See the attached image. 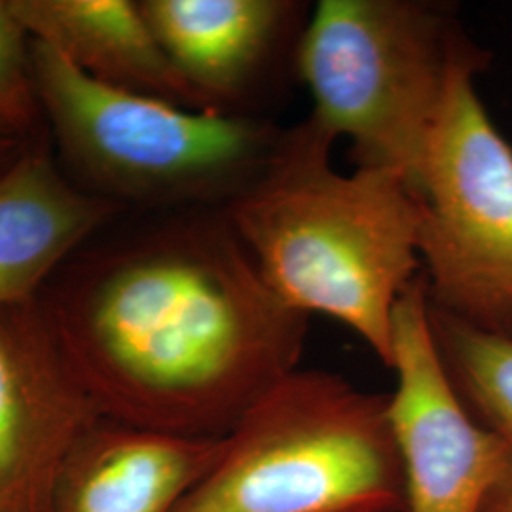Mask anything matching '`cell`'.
Returning a JSON list of instances; mask_svg holds the SVG:
<instances>
[{"mask_svg": "<svg viewBox=\"0 0 512 512\" xmlns=\"http://www.w3.org/2000/svg\"><path fill=\"white\" fill-rule=\"evenodd\" d=\"M38 302L103 420L184 439H224L298 370L310 321L222 209L74 255Z\"/></svg>", "mask_w": 512, "mask_h": 512, "instance_id": "1", "label": "cell"}, {"mask_svg": "<svg viewBox=\"0 0 512 512\" xmlns=\"http://www.w3.org/2000/svg\"><path fill=\"white\" fill-rule=\"evenodd\" d=\"M334 141L311 116L283 131L222 213L287 306L338 319L391 366L395 306L420 275V198L395 171H334Z\"/></svg>", "mask_w": 512, "mask_h": 512, "instance_id": "2", "label": "cell"}, {"mask_svg": "<svg viewBox=\"0 0 512 512\" xmlns=\"http://www.w3.org/2000/svg\"><path fill=\"white\" fill-rule=\"evenodd\" d=\"M406 512L389 395L294 370L224 437L173 512Z\"/></svg>", "mask_w": 512, "mask_h": 512, "instance_id": "3", "label": "cell"}, {"mask_svg": "<svg viewBox=\"0 0 512 512\" xmlns=\"http://www.w3.org/2000/svg\"><path fill=\"white\" fill-rule=\"evenodd\" d=\"M31 54L42 114L63 154L112 202L228 203L283 133L245 114L107 86L38 40Z\"/></svg>", "mask_w": 512, "mask_h": 512, "instance_id": "4", "label": "cell"}, {"mask_svg": "<svg viewBox=\"0 0 512 512\" xmlns=\"http://www.w3.org/2000/svg\"><path fill=\"white\" fill-rule=\"evenodd\" d=\"M461 37L439 12L406 0H323L294 50L311 118L348 137L359 167H421Z\"/></svg>", "mask_w": 512, "mask_h": 512, "instance_id": "5", "label": "cell"}, {"mask_svg": "<svg viewBox=\"0 0 512 512\" xmlns=\"http://www.w3.org/2000/svg\"><path fill=\"white\" fill-rule=\"evenodd\" d=\"M484 54L461 37L421 167V264L429 302L512 336V148L484 109Z\"/></svg>", "mask_w": 512, "mask_h": 512, "instance_id": "6", "label": "cell"}, {"mask_svg": "<svg viewBox=\"0 0 512 512\" xmlns=\"http://www.w3.org/2000/svg\"><path fill=\"white\" fill-rule=\"evenodd\" d=\"M397 384L389 421L403 465L406 512H482L509 450L461 401L442 365L420 274L393 313Z\"/></svg>", "mask_w": 512, "mask_h": 512, "instance_id": "7", "label": "cell"}, {"mask_svg": "<svg viewBox=\"0 0 512 512\" xmlns=\"http://www.w3.org/2000/svg\"><path fill=\"white\" fill-rule=\"evenodd\" d=\"M101 420L40 302L0 306V512H50L74 448Z\"/></svg>", "mask_w": 512, "mask_h": 512, "instance_id": "8", "label": "cell"}, {"mask_svg": "<svg viewBox=\"0 0 512 512\" xmlns=\"http://www.w3.org/2000/svg\"><path fill=\"white\" fill-rule=\"evenodd\" d=\"M120 203L76 188L44 143L0 173V306L38 300L55 274Z\"/></svg>", "mask_w": 512, "mask_h": 512, "instance_id": "9", "label": "cell"}, {"mask_svg": "<svg viewBox=\"0 0 512 512\" xmlns=\"http://www.w3.org/2000/svg\"><path fill=\"white\" fill-rule=\"evenodd\" d=\"M165 55L209 109L232 112L279 54L293 27L285 0H143Z\"/></svg>", "mask_w": 512, "mask_h": 512, "instance_id": "10", "label": "cell"}, {"mask_svg": "<svg viewBox=\"0 0 512 512\" xmlns=\"http://www.w3.org/2000/svg\"><path fill=\"white\" fill-rule=\"evenodd\" d=\"M224 439H184L101 420L57 480L50 512H173Z\"/></svg>", "mask_w": 512, "mask_h": 512, "instance_id": "11", "label": "cell"}, {"mask_svg": "<svg viewBox=\"0 0 512 512\" xmlns=\"http://www.w3.org/2000/svg\"><path fill=\"white\" fill-rule=\"evenodd\" d=\"M10 4L29 37L50 46L93 80L186 109L211 110L165 55L139 2L10 0Z\"/></svg>", "mask_w": 512, "mask_h": 512, "instance_id": "12", "label": "cell"}, {"mask_svg": "<svg viewBox=\"0 0 512 512\" xmlns=\"http://www.w3.org/2000/svg\"><path fill=\"white\" fill-rule=\"evenodd\" d=\"M429 323L461 401L512 454V336L478 329L431 302Z\"/></svg>", "mask_w": 512, "mask_h": 512, "instance_id": "13", "label": "cell"}, {"mask_svg": "<svg viewBox=\"0 0 512 512\" xmlns=\"http://www.w3.org/2000/svg\"><path fill=\"white\" fill-rule=\"evenodd\" d=\"M31 42L10 0H0V131L23 141H31L44 116Z\"/></svg>", "mask_w": 512, "mask_h": 512, "instance_id": "14", "label": "cell"}, {"mask_svg": "<svg viewBox=\"0 0 512 512\" xmlns=\"http://www.w3.org/2000/svg\"><path fill=\"white\" fill-rule=\"evenodd\" d=\"M482 512H512V454L501 478L497 480L494 490L488 495Z\"/></svg>", "mask_w": 512, "mask_h": 512, "instance_id": "15", "label": "cell"}, {"mask_svg": "<svg viewBox=\"0 0 512 512\" xmlns=\"http://www.w3.org/2000/svg\"><path fill=\"white\" fill-rule=\"evenodd\" d=\"M31 141H23L10 133L0 131V173L16 162L19 154L25 150Z\"/></svg>", "mask_w": 512, "mask_h": 512, "instance_id": "16", "label": "cell"}, {"mask_svg": "<svg viewBox=\"0 0 512 512\" xmlns=\"http://www.w3.org/2000/svg\"><path fill=\"white\" fill-rule=\"evenodd\" d=\"M370 512H395V511H370Z\"/></svg>", "mask_w": 512, "mask_h": 512, "instance_id": "17", "label": "cell"}]
</instances>
